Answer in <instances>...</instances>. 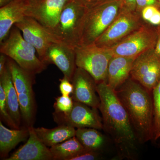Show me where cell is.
Returning a JSON list of instances; mask_svg holds the SVG:
<instances>
[{
  "label": "cell",
  "mask_w": 160,
  "mask_h": 160,
  "mask_svg": "<svg viewBox=\"0 0 160 160\" xmlns=\"http://www.w3.org/2000/svg\"><path fill=\"white\" fill-rule=\"evenodd\" d=\"M103 130L109 135L121 157L134 158L138 141L125 107L115 90L106 82L97 84Z\"/></svg>",
  "instance_id": "obj_1"
},
{
  "label": "cell",
  "mask_w": 160,
  "mask_h": 160,
  "mask_svg": "<svg viewBox=\"0 0 160 160\" xmlns=\"http://www.w3.org/2000/svg\"><path fill=\"white\" fill-rule=\"evenodd\" d=\"M125 107L138 143L144 144L154 138L152 92L132 78L115 90Z\"/></svg>",
  "instance_id": "obj_2"
},
{
  "label": "cell",
  "mask_w": 160,
  "mask_h": 160,
  "mask_svg": "<svg viewBox=\"0 0 160 160\" xmlns=\"http://www.w3.org/2000/svg\"><path fill=\"white\" fill-rule=\"evenodd\" d=\"M125 8L121 0H103L87 9L78 46L94 43Z\"/></svg>",
  "instance_id": "obj_3"
},
{
  "label": "cell",
  "mask_w": 160,
  "mask_h": 160,
  "mask_svg": "<svg viewBox=\"0 0 160 160\" xmlns=\"http://www.w3.org/2000/svg\"><path fill=\"white\" fill-rule=\"evenodd\" d=\"M15 26L0 44V52L6 55L22 69L35 75L42 72L47 65L36 55L35 48L26 41Z\"/></svg>",
  "instance_id": "obj_4"
},
{
  "label": "cell",
  "mask_w": 160,
  "mask_h": 160,
  "mask_svg": "<svg viewBox=\"0 0 160 160\" xmlns=\"http://www.w3.org/2000/svg\"><path fill=\"white\" fill-rule=\"evenodd\" d=\"M86 10L71 0L64 7L56 26L49 30L60 42L75 49L79 45Z\"/></svg>",
  "instance_id": "obj_5"
},
{
  "label": "cell",
  "mask_w": 160,
  "mask_h": 160,
  "mask_svg": "<svg viewBox=\"0 0 160 160\" xmlns=\"http://www.w3.org/2000/svg\"><path fill=\"white\" fill-rule=\"evenodd\" d=\"M7 66L17 92L22 119L27 127L32 126L36 113L35 100L32 89L35 74L21 68L8 57Z\"/></svg>",
  "instance_id": "obj_6"
},
{
  "label": "cell",
  "mask_w": 160,
  "mask_h": 160,
  "mask_svg": "<svg viewBox=\"0 0 160 160\" xmlns=\"http://www.w3.org/2000/svg\"><path fill=\"white\" fill-rule=\"evenodd\" d=\"M77 67L86 70L97 84L106 82L109 61L113 57L110 48L99 47L94 43L75 48Z\"/></svg>",
  "instance_id": "obj_7"
},
{
  "label": "cell",
  "mask_w": 160,
  "mask_h": 160,
  "mask_svg": "<svg viewBox=\"0 0 160 160\" xmlns=\"http://www.w3.org/2000/svg\"><path fill=\"white\" fill-rule=\"evenodd\" d=\"M159 32L142 26L110 47L113 56L135 58L149 49H155Z\"/></svg>",
  "instance_id": "obj_8"
},
{
  "label": "cell",
  "mask_w": 160,
  "mask_h": 160,
  "mask_svg": "<svg viewBox=\"0 0 160 160\" xmlns=\"http://www.w3.org/2000/svg\"><path fill=\"white\" fill-rule=\"evenodd\" d=\"M142 26L138 15L125 8L94 43L99 47L110 48Z\"/></svg>",
  "instance_id": "obj_9"
},
{
  "label": "cell",
  "mask_w": 160,
  "mask_h": 160,
  "mask_svg": "<svg viewBox=\"0 0 160 160\" xmlns=\"http://www.w3.org/2000/svg\"><path fill=\"white\" fill-rule=\"evenodd\" d=\"M130 75L132 79L152 92L160 81V56L154 49L144 52L136 58Z\"/></svg>",
  "instance_id": "obj_10"
},
{
  "label": "cell",
  "mask_w": 160,
  "mask_h": 160,
  "mask_svg": "<svg viewBox=\"0 0 160 160\" xmlns=\"http://www.w3.org/2000/svg\"><path fill=\"white\" fill-rule=\"evenodd\" d=\"M98 109L86 104L74 101L73 107L68 113L55 112V121L59 125H64L74 128H91L103 130L102 119L98 113Z\"/></svg>",
  "instance_id": "obj_11"
},
{
  "label": "cell",
  "mask_w": 160,
  "mask_h": 160,
  "mask_svg": "<svg viewBox=\"0 0 160 160\" xmlns=\"http://www.w3.org/2000/svg\"><path fill=\"white\" fill-rule=\"evenodd\" d=\"M14 26L22 33L25 40L35 48L42 61L51 44L60 42L49 29L33 18L26 16Z\"/></svg>",
  "instance_id": "obj_12"
},
{
  "label": "cell",
  "mask_w": 160,
  "mask_h": 160,
  "mask_svg": "<svg viewBox=\"0 0 160 160\" xmlns=\"http://www.w3.org/2000/svg\"><path fill=\"white\" fill-rule=\"evenodd\" d=\"M73 101L86 104L94 109H99L100 101L97 90L95 80L86 70L77 67L71 81Z\"/></svg>",
  "instance_id": "obj_13"
},
{
  "label": "cell",
  "mask_w": 160,
  "mask_h": 160,
  "mask_svg": "<svg viewBox=\"0 0 160 160\" xmlns=\"http://www.w3.org/2000/svg\"><path fill=\"white\" fill-rule=\"evenodd\" d=\"M71 0H40L31 4L26 16L36 20L41 25L51 30L55 27L64 7Z\"/></svg>",
  "instance_id": "obj_14"
},
{
  "label": "cell",
  "mask_w": 160,
  "mask_h": 160,
  "mask_svg": "<svg viewBox=\"0 0 160 160\" xmlns=\"http://www.w3.org/2000/svg\"><path fill=\"white\" fill-rule=\"evenodd\" d=\"M42 61L46 65L54 64L64 77L72 81L76 69L74 48L61 42L53 43L46 50Z\"/></svg>",
  "instance_id": "obj_15"
},
{
  "label": "cell",
  "mask_w": 160,
  "mask_h": 160,
  "mask_svg": "<svg viewBox=\"0 0 160 160\" xmlns=\"http://www.w3.org/2000/svg\"><path fill=\"white\" fill-rule=\"evenodd\" d=\"M29 138L27 142L6 160H52L50 150L40 139L33 127H28Z\"/></svg>",
  "instance_id": "obj_16"
},
{
  "label": "cell",
  "mask_w": 160,
  "mask_h": 160,
  "mask_svg": "<svg viewBox=\"0 0 160 160\" xmlns=\"http://www.w3.org/2000/svg\"><path fill=\"white\" fill-rule=\"evenodd\" d=\"M29 0H13L0 7V43L9 34L12 27L26 16Z\"/></svg>",
  "instance_id": "obj_17"
},
{
  "label": "cell",
  "mask_w": 160,
  "mask_h": 160,
  "mask_svg": "<svg viewBox=\"0 0 160 160\" xmlns=\"http://www.w3.org/2000/svg\"><path fill=\"white\" fill-rule=\"evenodd\" d=\"M135 58L113 56L108 65L106 83L115 90L129 78Z\"/></svg>",
  "instance_id": "obj_18"
},
{
  "label": "cell",
  "mask_w": 160,
  "mask_h": 160,
  "mask_svg": "<svg viewBox=\"0 0 160 160\" xmlns=\"http://www.w3.org/2000/svg\"><path fill=\"white\" fill-rule=\"evenodd\" d=\"M0 84H2L6 95V105L9 114L16 124L20 127L22 117L19 102L11 72L7 64L3 73L0 75Z\"/></svg>",
  "instance_id": "obj_19"
},
{
  "label": "cell",
  "mask_w": 160,
  "mask_h": 160,
  "mask_svg": "<svg viewBox=\"0 0 160 160\" xmlns=\"http://www.w3.org/2000/svg\"><path fill=\"white\" fill-rule=\"evenodd\" d=\"M33 129L38 137L48 147H51L75 136V128L66 125H59L52 129L44 127H33Z\"/></svg>",
  "instance_id": "obj_20"
},
{
  "label": "cell",
  "mask_w": 160,
  "mask_h": 160,
  "mask_svg": "<svg viewBox=\"0 0 160 160\" xmlns=\"http://www.w3.org/2000/svg\"><path fill=\"white\" fill-rule=\"evenodd\" d=\"M28 127L22 129H8L0 121V153L5 158L19 143L29 137Z\"/></svg>",
  "instance_id": "obj_21"
},
{
  "label": "cell",
  "mask_w": 160,
  "mask_h": 160,
  "mask_svg": "<svg viewBox=\"0 0 160 160\" xmlns=\"http://www.w3.org/2000/svg\"><path fill=\"white\" fill-rule=\"evenodd\" d=\"M75 137L88 151L100 152L106 144V137L94 128H78Z\"/></svg>",
  "instance_id": "obj_22"
},
{
  "label": "cell",
  "mask_w": 160,
  "mask_h": 160,
  "mask_svg": "<svg viewBox=\"0 0 160 160\" xmlns=\"http://www.w3.org/2000/svg\"><path fill=\"white\" fill-rule=\"evenodd\" d=\"M54 160H72L86 151L75 136L50 147Z\"/></svg>",
  "instance_id": "obj_23"
},
{
  "label": "cell",
  "mask_w": 160,
  "mask_h": 160,
  "mask_svg": "<svg viewBox=\"0 0 160 160\" xmlns=\"http://www.w3.org/2000/svg\"><path fill=\"white\" fill-rule=\"evenodd\" d=\"M153 108V141L160 140V81L152 91Z\"/></svg>",
  "instance_id": "obj_24"
},
{
  "label": "cell",
  "mask_w": 160,
  "mask_h": 160,
  "mask_svg": "<svg viewBox=\"0 0 160 160\" xmlns=\"http://www.w3.org/2000/svg\"><path fill=\"white\" fill-rule=\"evenodd\" d=\"M0 114L1 118L6 123L7 126L12 129H19L20 127L17 126L9 114L6 105V95L4 92L2 84H0Z\"/></svg>",
  "instance_id": "obj_25"
},
{
  "label": "cell",
  "mask_w": 160,
  "mask_h": 160,
  "mask_svg": "<svg viewBox=\"0 0 160 160\" xmlns=\"http://www.w3.org/2000/svg\"><path fill=\"white\" fill-rule=\"evenodd\" d=\"M54 104L55 112L66 113L71 111L74 101L70 96H63L56 98Z\"/></svg>",
  "instance_id": "obj_26"
},
{
  "label": "cell",
  "mask_w": 160,
  "mask_h": 160,
  "mask_svg": "<svg viewBox=\"0 0 160 160\" xmlns=\"http://www.w3.org/2000/svg\"><path fill=\"white\" fill-rule=\"evenodd\" d=\"M59 89L62 95L70 96L73 92V87L72 83L67 78L64 77L60 79Z\"/></svg>",
  "instance_id": "obj_27"
},
{
  "label": "cell",
  "mask_w": 160,
  "mask_h": 160,
  "mask_svg": "<svg viewBox=\"0 0 160 160\" xmlns=\"http://www.w3.org/2000/svg\"><path fill=\"white\" fill-rule=\"evenodd\" d=\"M100 152L86 150L80 155L73 158L72 160H97L100 158Z\"/></svg>",
  "instance_id": "obj_28"
},
{
  "label": "cell",
  "mask_w": 160,
  "mask_h": 160,
  "mask_svg": "<svg viewBox=\"0 0 160 160\" xmlns=\"http://www.w3.org/2000/svg\"><path fill=\"white\" fill-rule=\"evenodd\" d=\"M158 9V8L155 6H146L141 11L142 18L143 20L148 22Z\"/></svg>",
  "instance_id": "obj_29"
},
{
  "label": "cell",
  "mask_w": 160,
  "mask_h": 160,
  "mask_svg": "<svg viewBox=\"0 0 160 160\" xmlns=\"http://www.w3.org/2000/svg\"><path fill=\"white\" fill-rule=\"evenodd\" d=\"M157 1L158 0H136V9L142 10L146 6H155Z\"/></svg>",
  "instance_id": "obj_30"
},
{
  "label": "cell",
  "mask_w": 160,
  "mask_h": 160,
  "mask_svg": "<svg viewBox=\"0 0 160 160\" xmlns=\"http://www.w3.org/2000/svg\"><path fill=\"white\" fill-rule=\"evenodd\" d=\"M86 8L89 9L95 5L101 2L103 0H74Z\"/></svg>",
  "instance_id": "obj_31"
},
{
  "label": "cell",
  "mask_w": 160,
  "mask_h": 160,
  "mask_svg": "<svg viewBox=\"0 0 160 160\" xmlns=\"http://www.w3.org/2000/svg\"><path fill=\"white\" fill-rule=\"evenodd\" d=\"M126 9L132 11L136 9V0H121Z\"/></svg>",
  "instance_id": "obj_32"
},
{
  "label": "cell",
  "mask_w": 160,
  "mask_h": 160,
  "mask_svg": "<svg viewBox=\"0 0 160 160\" xmlns=\"http://www.w3.org/2000/svg\"><path fill=\"white\" fill-rule=\"evenodd\" d=\"M8 57L3 53H1L0 55V75L2 74L6 68L7 64Z\"/></svg>",
  "instance_id": "obj_33"
},
{
  "label": "cell",
  "mask_w": 160,
  "mask_h": 160,
  "mask_svg": "<svg viewBox=\"0 0 160 160\" xmlns=\"http://www.w3.org/2000/svg\"><path fill=\"white\" fill-rule=\"evenodd\" d=\"M155 52L156 54L160 56V34L159 35L158 38L157 42L156 45L155 47Z\"/></svg>",
  "instance_id": "obj_34"
},
{
  "label": "cell",
  "mask_w": 160,
  "mask_h": 160,
  "mask_svg": "<svg viewBox=\"0 0 160 160\" xmlns=\"http://www.w3.org/2000/svg\"><path fill=\"white\" fill-rule=\"evenodd\" d=\"M13 0H0V7L7 5Z\"/></svg>",
  "instance_id": "obj_35"
},
{
  "label": "cell",
  "mask_w": 160,
  "mask_h": 160,
  "mask_svg": "<svg viewBox=\"0 0 160 160\" xmlns=\"http://www.w3.org/2000/svg\"><path fill=\"white\" fill-rule=\"evenodd\" d=\"M39 1H40V0H29L30 5L37 2H39Z\"/></svg>",
  "instance_id": "obj_36"
},
{
  "label": "cell",
  "mask_w": 160,
  "mask_h": 160,
  "mask_svg": "<svg viewBox=\"0 0 160 160\" xmlns=\"http://www.w3.org/2000/svg\"><path fill=\"white\" fill-rule=\"evenodd\" d=\"M158 1L159 3L160 4V0H158Z\"/></svg>",
  "instance_id": "obj_37"
}]
</instances>
